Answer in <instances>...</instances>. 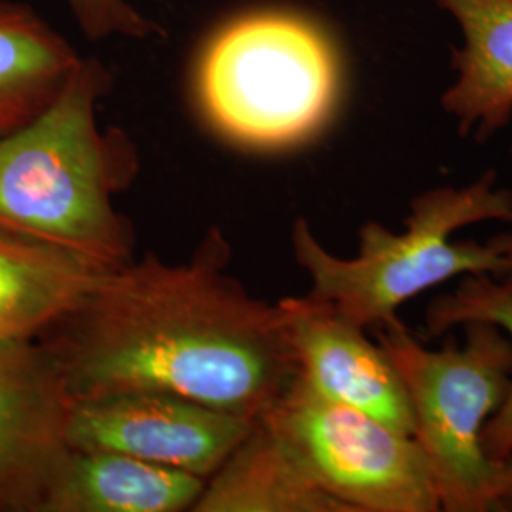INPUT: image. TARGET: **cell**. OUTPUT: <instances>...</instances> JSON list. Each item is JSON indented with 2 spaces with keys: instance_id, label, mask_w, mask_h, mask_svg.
I'll use <instances>...</instances> for the list:
<instances>
[{
  "instance_id": "1",
  "label": "cell",
  "mask_w": 512,
  "mask_h": 512,
  "mask_svg": "<svg viewBox=\"0 0 512 512\" xmlns=\"http://www.w3.org/2000/svg\"><path fill=\"white\" fill-rule=\"evenodd\" d=\"M230 243L209 230L184 262L110 270L82 304L38 340L74 401L164 391L260 420L298 376L281 302L228 274Z\"/></svg>"
},
{
  "instance_id": "2",
  "label": "cell",
  "mask_w": 512,
  "mask_h": 512,
  "mask_svg": "<svg viewBox=\"0 0 512 512\" xmlns=\"http://www.w3.org/2000/svg\"><path fill=\"white\" fill-rule=\"evenodd\" d=\"M110 74L84 59L54 101L0 137V230L116 270L133 260V230L114 194L135 173L128 139L103 131Z\"/></svg>"
},
{
  "instance_id": "3",
  "label": "cell",
  "mask_w": 512,
  "mask_h": 512,
  "mask_svg": "<svg viewBox=\"0 0 512 512\" xmlns=\"http://www.w3.org/2000/svg\"><path fill=\"white\" fill-rule=\"evenodd\" d=\"M512 192L494 171L465 186H437L410 202L401 232L368 220L359 230V253L340 258L315 238L310 222L294 220L293 253L310 277V296L327 302L363 329H380L399 317L410 298L440 283L471 274H509L511 266L492 241H454L480 222H509Z\"/></svg>"
},
{
  "instance_id": "4",
  "label": "cell",
  "mask_w": 512,
  "mask_h": 512,
  "mask_svg": "<svg viewBox=\"0 0 512 512\" xmlns=\"http://www.w3.org/2000/svg\"><path fill=\"white\" fill-rule=\"evenodd\" d=\"M196 90L207 122L224 139L253 150H285L329 124L340 97V63L310 19L249 14L209 42Z\"/></svg>"
},
{
  "instance_id": "5",
  "label": "cell",
  "mask_w": 512,
  "mask_h": 512,
  "mask_svg": "<svg viewBox=\"0 0 512 512\" xmlns=\"http://www.w3.org/2000/svg\"><path fill=\"white\" fill-rule=\"evenodd\" d=\"M465 344L429 349L399 317L378 329V344L397 368L440 511L499 509L501 463L486 456L482 431L512 385V340L490 323H467Z\"/></svg>"
},
{
  "instance_id": "6",
  "label": "cell",
  "mask_w": 512,
  "mask_h": 512,
  "mask_svg": "<svg viewBox=\"0 0 512 512\" xmlns=\"http://www.w3.org/2000/svg\"><path fill=\"white\" fill-rule=\"evenodd\" d=\"M260 421L348 512L440 511L412 435L319 395L300 374Z\"/></svg>"
},
{
  "instance_id": "7",
  "label": "cell",
  "mask_w": 512,
  "mask_h": 512,
  "mask_svg": "<svg viewBox=\"0 0 512 512\" xmlns=\"http://www.w3.org/2000/svg\"><path fill=\"white\" fill-rule=\"evenodd\" d=\"M258 420L164 391H124L74 401L69 446L109 450L209 478Z\"/></svg>"
},
{
  "instance_id": "8",
  "label": "cell",
  "mask_w": 512,
  "mask_h": 512,
  "mask_svg": "<svg viewBox=\"0 0 512 512\" xmlns=\"http://www.w3.org/2000/svg\"><path fill=\"white\" fill-rule=\"evenodd\" d=\"M73 395L38 338L0 340V511L40 512L69 454Z\"/></svg>"
},
{
  "instance_id": "9",
  "label": "cell",
  "mask_w": 512,
  "mask_h": 512,
  "mask_svg": "<svg viewBox=\"0 0 512 512\" xmlns=\"http://www.w3.org/2000/svg\"><path fill=\"white\" fill-rule=\"evenodd\" d=\"M281 306L298 374L306 384L414 437L403 380L384 348L368 340L366 329L310 294L283 298Z\"/></svg>"
},
{
  "instance_id": "10",
  "label": "cell",
  "mask_w": 512,
  "mask_h": 512,
  "mask_svg": "<svg viewBox=\"0 0 512 512\" xmlns=\"http://www.w3.org/2000/svg\"><path fill=\"white\" fill-rule=\"evenodd\" d=\"M458 23L454 82L442 109L461 135L488 139L512 120V0H433Z\"/></svg>"
},
{
  "instance_id": "11",
  "label": "cell",
  "mask_w": 512,
  "mask_h": 512,
  "mask_svg": "<svg viewBox=\"0 0 512 512\" xmlns=\"http://www.w3.org/2000/svg\"><path fill=\"white\" fill-rule=\"evenodd\" d=\"M205 482L128 454L71 448L40 512L192 511Z\"/></svg>"
},
{
  "instance_id": "12",
  "label": "cell",
  "mask_w": 512,
  "mask_h": 512,
  "mask_svg": "<svg viewBox=\"0 0 512 512\" xmlns=\"http://www.w3.org/2000/svg\"><path fill=\"white\" fill-rule=\"evenodd\" d=\"M109 272L48 243L0 230V340L40 338Z\"/></svg>"
},
{
  "instance_id": "13",
  "label": "cell",
  "mask_w": 512,
  "mask_h": 512,
  "mask_svg": "<svg viewBox=\"0 0 512 512\" xmlns=\"http://www.w3.org/2000/svg\"><path fill=\"white\" fill-rule=\"evenodd\" d=\"M192 512H348L321 490L258 420L207 478Z\"/></svg>"
},
{
  "instance_id": "14",
  "label": "cell",
  "mask_w": 512,
  "mask_h": 512,
  "mask_svg": "<svg viewBox=\"0 0 512 512\" xmlns=\"http://www.w3.org/2000/svg\"><path fill=\"white\" fill-rule=\"evenodd\" d=\"M80 61L35 10L0 0V137L37 118Z\"/></svg>"
},
{
  "instance_id": "15",
  "label": "cell",
  "mask_w": 512,
  "mask_h": 512,
  "mask_svg": "<svg viewBox=\"0 0 512 512\" xmlns=\"http://www.w3.org/2000/svg\"><path fill=\"white\" fill-rule=\"evenodd\" d=\"M467 323H490L505 330L512 340V272L463 275L452 293L433 298L425 311V327L431 336H442ZM482 446L495 463L511 456L512 385L505 403L482 431Z\"/></svg>"
},
{
  "instance_id": "16",
  "label": "cell",
  "mask_w": 512,
  "mask_h": 512,
  "mask_svg": "<svg viewBox=\"0 0 512 512\" xmlns=\"http://www.w3.org/2000/svg\"><path fill=\"white\" fill-rule=\"evenodd\" d=\"M82 33L92 40L110 37L145 38L154 25L129 0H65Z\"/></svg>"
},
{
  "instance_id": "17",
  "label": "cell",
  "mask_w": 512,
  "mask_h": 512,
  "mask_svg": "<svg viewBox=\"0 0 512 512\" xmlns=\"http://www.w3.org/2000/svg\"><path fill=\"white\" fill-rule=\"evenodd\" d=\"M512 509V452L509 458L501 461V497L499 511Z\"/></svg>"
},
{
  "instance_id": "18",
  "label": "cell",
  "mask_w": 512,
  "mask_h": 512,
  "mask_svg": "<svg viewBox=\"0 0 512 512\" xmlns=\"http://www.w3.org/2000/svg\"><path fill=\"white\" fill-rule=\"evenodd\" d=\"M507 226H509V232L499 234V236H495V238L490 239V241L497 247V251L505 256V260L509 262L512 272V217L511 220L507 222Z\"/></svg>"
}]
</instances>
